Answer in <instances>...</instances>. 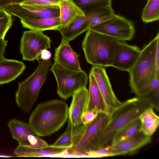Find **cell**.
<instances>
[{"label":"cell","instance_id":"obj_1","mask_svg":"<svg viewBox=\"0 0 159 159\" xmlns=\"http://www.w3.org/2000/svg\"><path fill=\"white\" fill-rule=\"evenodd\" d=\"M153 107L149 99L137 96L122 102L112 114L107 124L90 145L91 149L110 145L114 137L121 129L139 119L146 109Z\"/></svg>","mask_w":159,"mask_h":159},{"label":"cell","instance_id":"obj_2","mask_svg":"<svg viewBox=\"0 0 159 159\" xmlns=\"http://www.w3.org/2000/svg\"><path fill=\"white\" fill-rule=\"evenodd\" d=\"M159 44V33L145 45L129 74L131 92L137 96L145 97L148 86L159 75V66L157 63L156 52Z\"/></svg>","mask_w":159,"mask_h":159},{"label":"cell","instance_id":"obj_3","mask_svg":"<svg viewBox=\"0 0 159 159\" xmlns=\"http://www.w3.org/2000/svg\"><path fill=\"white\" fill-rule=\"evenodd\" d=\"M69 108L64 101L55 99L38 104L31 113L29 124L38 136L52 134L60 129L69 117Z\"/></svg>","mask_w":159,"mask_h":159},{"label":"cell","instance_id":"obj_4","mask_svg":"<svg viewBox=\"0 0 159 159\" xmlns=\"http://www.w3.org/2000/svg\"><path fill=\"white\" fill-rule=\"evenodd\" d=\"M118 41L110 36L88 29L82 43L87 61L93 66H112Z\"/></svg>","mask_w":159,"mask_h":159},{"label":"cell","instance_id":"obj_5","mask_svg":"<svg viewBox=\"0 0 159 159\" xmlns=\"http://www.w3.org/2000/svg\"><path fill=\"white\" fill-rule=\"evenodd\" d=\"M38 62V66L33 74L19 84L16 93L17 105L26 112L30 111L35 103L52 64L51 59Z\"/></svg>","mask_w":159,"mask_h":159},{"label":"cell","instance_id":"obj_6","mask_svg":"<svg viewBox=\"0 0 159 159\" xmlns=\"http://www.w3.org/2000/svg\"><path fill=\"white\" fill-rule=\"evenodd\" d=\"M50 70L54 74L57 84V92L61 98L66 99L79 89L86 87L88 77L81 70H72L54 62Z\"/></svg>","mask_w":159,"mask_h":159},{"label":"cell","instance_id":"obj_7","mask_svg":"<svg viewBox=\"0 0 159 159\" xmlns=\"http://www.w3.org/2000/svg\"><path fill=\"white\" fill-rule=\"evenodd\" d=\"M88 29L110 36L118 41H123L132 39L135 32L131 21L116 14L109 20L91 26Z\"/></svg>","mask_w":159,"mask_h":159},{"label":"cell","instance_id":"obj_8","mask_svg":"<svg viewBox=\"0 0 159 159\" xmlns=\"http://www.w3.org/2000/svg\"><path fill=\"white\" fill-rule=\"evenodd\" d=\"M52 41L43 32L30 30L25 31L20 42V50L25 61L41 59L42 51L51 48Z\"/></svg>","mask_w":159,"mask_h":159},{"label":"cell","instance_id":"obj_9","mask_svg":"<svg viewBox=\"0 0 159 159\" xmlns=\"http://www.w3.org/2000/svg\"><path fill=\"white\" fill-rule=\"evenodd\" d=\"M3 9L10 15L15 16L22 20L60 17L58 5L45 6L11 4Z\"/></svg>","mask_w":159,"mask_h":159},{"label":"cell","instance_id":"obj_10","mask_svg":"<svg viewBox=\"0 0 159 159\" xmlns=\"http://www.w3.org/2000/svg\"><path fill=\"white\" fill-rule=\"evenodd\" d=\"M108 119L107 113L98 112L96 118L84 127L79 139L71 148L75 157H86L85 153L90 150L91 143L107 124Z\"/></svg>","mask_w":159,"mask_h":159},{"label":"cell","instance_id":"obj_11","mask_svg":"<svg viewBox=\"0 0 159 159\" xmlns=\"http://www.w3.org/2000/svg\"><path fill=\"white\" fill-rule=\"evenodd\" d=\"M90 72L94 76L103 97L109 121L114 112L122 102L115 95L105 68L93 66Z\"/></svg>","mask_w":159,"mask_h":159},{"label":"cell","instance_id":"obj_12","mask_svg":"<svg viewBox=\"0 0 159 159\" xmlns=\"http://www.w3.org/2000/svg\"><path fill=\"white\" fill-rule=\"evenodd\" d=\"M135 45L118 41L115 51L112 66L118 70L128 72L133 67L141 52Z\"/></svg>","mask_w":159,"mask_h":159},{"label":"cell","instance_id":"obj_13","mask_svg":"<svg viewBox=\"0 0 159 159\" xmlns=\"http://www.w3.org/2000/svg\"><path fill=\"white\" fill-rule=\"evenodd\" d=\"M72 97V101L68 109V119L73 126H76L82 124V116L86 111L88 90L86 87L80 89Z\"/></svg>","mask_w":159,"mask_h":159},{"label":"cell","instance_id":"obj_14","mask_svg":"<svg viewBox=\"0 0 159 159\" xmlns=\"http://www.w3.org/2000/svg\"><path fill=\"white\" fill-rule=\"evenodd\" d=\"M54 62L69 70L75 71L82 70L78 55L68 43L61 42L60 45L56 48Z\"/></svg>","mask_w":159,"mask_h":159},{"label":"cell","instance_id":"obj_15","mask_svg":"<svg viewBox=\"0 0 159 159\" xmlns=\"http://www.w3.org/2000/svg\"><path fill=\"white\" fill-rule=\"evenodd\" d=\"M151 136H147L139 131L132 137L110 145L120 155L134 153L139 149L151 142Z\"/></svg>","mask_w":159,"mask_h":159},{"label":"cell","instance_id":"obj_16","mask_svg":"<svg viewBox=\"0 0 159 159\" xmlns=\"http://www.w3.org/2000/svg\"><path fill=\"white\" fill-rule=\"evenodd\" d=\"M25 69V64L16 60L5 57L0 60V84L14 80Z\"/></svg>","mask_w":159,"mask_h":159},{"label":"cell","instance_id":"obj_17","mask_svg":"<svg viewBox=\"0 0 159 159\" xmlns=\"http://www.w3.org/2000/svg\"><path fill=\"white\" fill-rule=\"evenodd\" d=\"M58 5L61 22L59 28L66 27L85 16L84 12L72 0H62Z\"/></svg>","mask_w":159,"mask_h":159},{"label":"cell","instance_id":"obj_18","mask_svg":"<svg viewBox=\"0 0 159 159\" xmlns=\"http://www.w3.org/2000/svg\"><path fill=\"white\" fill-rule=\"evenodd\" d=\"M68 148H55L48 147L42 149H34L18 145L14 151L19 157H64Z\"/></svg>","mask_w":159,"mask_h":159},{"label":"cell","instance_id":"obj_19","mask_svg":"<svg viewBox=\"0 0 159 159\" xmlns=\"http://www.w3.org/2000/svg\"><path fill=\"white\" fill-rule=\"evenodd\" d=\"M89 78V88L86 111L94 110L98 112L107 113V110L103 97L94 77L90 72Z\"/></svg>","mask_w":159,"mask_h":159},{"label":"cell","instance_id":"obj_20","mask_svg":"<svg viewBox=\"0 0 159 159\" xmlns=\"http://www.w3.org/2000/svg\"><path fill=\"white\" fill-rule=\"evenodd\" d=\"M89 27V20L85 15L69 26L64 28H59L57 30L61 34V42L69 43L79 35L87 31Z\"/></svg>","mask_w":159,"mask_h":159},{"label":"cell","instance_id":"obj_21","mask_svg":"<svg viewBox=\"0 0 159 159\" xmlns=\"http://www.w3.org/2000/svg\"><path fill=\"white\" fill-rule=\"evenodd\" d=\"M13 138L16 140L18 145L27 147L29 144L28 136L35 134L29 124L16 119L11 120L8 123Z\"/></svg>","mask_w":159,"mask_h":159},{"label":"cell","instance_id":"obj_22","mask_svg":"<svg viewBox=\"0 0 159 159\" xmlns=\"http://www.w3.org/2000/svg\"><path fill=\"white\" fill-rule=\"evenodd\" d=\"M83 124L76 126H73L68 120L67 128L65 132L52 145V148H69L76 144L81 135Z\"/></svg>","mask_w":159,"mask_h":159},{"label":"cell","instance_id":"obj_23","mask_svg":"<svg viewBox=\"0 0 159 159\" xmlns=\"http://www.w3.org/2000/svg\"><path fill=\"white\" fill-rule=\"evenodd\" d=\"M23 26L30 30L43 32L57 30L61 26L59 17L29 20H20Z\"/></svg>","mask_w":159,"mask_h":159},{"label":"cell","instance_id":"obj_24","mask_svg":"<svg viewBox=\"0 0 159 159\" xmlns=\"http://www.w3.org/2000/svg\"><path fill=\"white\" fill-rule=\"evenodd\" d=\"M84 14L89 20V27L109 20L115 14L111 5L98 8Z\"/></svg>","mask_w":159,"mask_h":159},{"label":"cell","instance_id":"obj_25","mask_svg":"<svg viewBox=\"0 0 159 159\" xmlns=\"http://www.w3.org/2000/svg\"><path fill=\"white\" fill-rule=\"evenodd\" d=\"M141 124L138 119L125 126L116 133L110 145L126 139L135 134L140 131Z\"/></svg>","mask_w":159,"mask_h":159},{"label":"cell","instance_id":"obj_26","mask_svg":"<svg viewBox=\"0 0 159 159\" xmlns=\"http://www.w3.org/2000/svg\"><path fill=\"white\" fill-rule=\"evenodd\" d=\"M141 18L148 23L159 19V0H148L142 11Z\"/></svg>","mask_w":159,"mask_h":159},{"label":"cell","instance_id":"obj_27","mask_svg":"<svg viewBox=\"0 0 159 159\" xmlns=\"http://www.w3.org/2000/svg\"><path fill=\"white\" fill-rule=\"evenodd\" d=\"M84 13L111 5L112 0H72Z\"/></svg>","mask_w":159,"mask_h":159},{"label":"cell","instance_id":"obj_28","mask_svg":"<svg viewBox=\"0 0 159 159\" xmlns=\"http://www.w3.org/2000/svg\"><path fill=\"white\" fill-rule=\"evenodd\" d=\"M86 157H101L121 155L110 145L98 148L90 149L85 153Z\"/></svg>","mask_w":159,"mask_h":159},{"label":"cell","instance_id":"obj_29","mask_svg":"<svg viewBox=\"0 0 159 159\" xmlns=\"http://www.w3.org/2000/svg\"><path fill=\"white\" fill-rule=\"evenodd\" d=\"M13 22L12 16L4 9H0V38L4 39L6 34L11 26Z\"/></svg>","mask_w":159,"mask_h":159},{"label":"cell","instance_id":"obj_30","mask_svg":"<svg viewBox=\"0 0 159 159\" xmlns=\"http://www.w3.org/2000/svg\"><path fill=\"white\" fill-rule=\"evenodd\" d=\"M159 124V118L146 123H141L140 131L145 135L151 136L155 132Z\"/></svg>","mask_w":159,"mask_h":159},{"label":"cell","instance_id":"obj_31","mask_svg":"<svg viewBox=\"0 0 159 159\" xmlns=\"http://www.w3.org/2000/svg\"><path fill=\"white\" fill-rule=\"evenodd\" d=\"M29 143L27 147L34 149H42L48 147L49 145L44 141L35 136L34 135H30L28 137Z\"/></svg>","mask_w":159,"mask_h":159},{"label":"cell","instance_id":"obj_32","mask_svg":"<svg viewBox=\"0 0 159 159\" xmlns=\"http://www.w3.org/2000/svg\"><path fill=\"white\" fill-rule=\"evenodd\" d=\"M159 118V116L154 112L153 107L146 109L140 115L139 119L141 123H146Z\"/></svg>","mask_w":159,"mask_h":159},{"label":"cell","instance_id":"obj_33","mask_svg":"<svg viewBox=\"0 0 159 159\" xmlns=\"http://www.w3.org/2000/svg\"><path fill=\"white\" fill-rule=\"evenodd\" d=\"M58 3L53 0H25L20 5H55Z\"/></svg>","mask_w":159,"mask_h":159},{"label":"cell","instance_id":"obj_34","mask_svg":"<svg viewBox=\"0 0 159 159\" xmlns=\"http://www.w3.org/2000/svg\"><path fill=\"white\" fill-rule=\"evenodd\" d=\"M98 113L94 110H87L85 111L82 116V124L85 125L93 121L97 116Z\"/></svg>","mask_w":159,"mask_h":159},{"label":"cell","instance_id":"obj_35","mask_svg":"<svg viewBox=\"0 0 159 159\" xmlns=\"http://www.w3.org/2000/svg\"><path fill=\"white\" fill-rule=\"evenodd\" d=\"M7 44V41L0 38V60L4 58V55Z\"/></svg>","mask_w":159,"mask_h":159},{"label":"cell","instance_id":"obj_36","mask_svg":"<svg viewBox=\"0 0 159 159\" xmlns=\"http://www.w3.org/2000/svg\"><path fill=\"white\" fill-rule=\"evenodd\" d=\"M51 52L47 49H44L41 52L40 58L41 59L47 60L51 59Z\"/></svg>","mask_w":159,"mask_h":159},{"label":"cell","instance_id":"obj_37","mask_svg":"<svg viewBox=\"0 0 159 159\" xmlns=\"http://www.w3.org/2000/svg\"><path fill=\"white\" fill-rule=\"evenodd\" d=\"M11 4L10 0H0V9L4 8Z\"/></svg>","mask_w":159,"mask_h":159},{"label":"cell","instance_id":"obj_38","mask_svg":"<svg viewBox=\"0 0 159 159\" xmlns=\"http://www.w3.org/2000/svg\"><path fill=\"white\" fill-rule=\"evenodd\" d=\"M11 4H20L25 0H10Z\"/></svg>","mask_w":159,"mask_h":159},{"label":"cell","instance_id":"obj_39","mask_svg":"<svg viewBox=\"0 0 159 159\" xmlns=\"http://www.w3.org/2000/svg\"><path fill=\"white\" fill-rule=\"evenodd\" d=\"M53 0L57 2H58L59 3L60 2L62 1V0Z\"/></svg>","mask_w":159,"mask_h":159}]
</instances>
